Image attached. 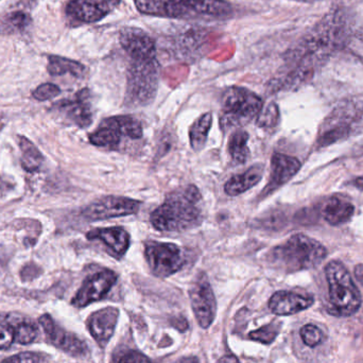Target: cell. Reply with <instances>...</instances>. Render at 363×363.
Wrapping results in <instances>:
<instances>
[{"label":"cell","mask_w":363,"mask_h":363,"mask_svg":"<svg viewBox=\"0 0 363 363\" xmlns=\"http://www.w3.org/2000/svg\"><path fill=\"white\" fill-rule=\"evenodd\" d=\"M89 93L87 89L79 91L74 100H64L60 102L62 110L65 111L68 118L79 128L89 127L93 123L94 114L89 101Z\"/></svg>","instance_id":"19"},{"label":"cell","mask_w":363,"mask_h":363,"mask_svg":"<svg viewBox=\"0 0 363 363\" xmlns=\"http://www.w3.org/2000/svg\"><path fill=\"white\" fill-rule=\"evenodd\" d=\"M303 342L309 347H315L323 341V333L321 328L313 324H307L303 326L300 332Z\"/></svg>","instance_id":"32"},{"label":"cell","mask_w":363,"mask_h":363,"mask_svg":"<svg viewBox=\"0 0 363 363\" xmlns=\"http://www.w3.org/2000/svg\"><path fill=\"white\" fill-rule=\"evenodd\" d=\"M138 11L153 16L177 17L186 14L187 11L172 0H134Z\"/></svg>","instance_id":"23"},{"label":"cell","mask_w":363,"mask_h":363,"mask_svg":"<svg viewBox=\"0 0 363 363\" xmlns=\"http://www.w3.org/2000/svg\"><path fill=\"white\" fill-rule=\"evenodd\" d=\"M220 125L223 131L240 129L259 115L264 102L259 96L245 87H228L222 96Z\"/></svg>","instance_id":"4"},{"label":"cell","mask_w":363,"mask_h":363,"mask_svg":"<svg viewBox=\"0 0 363 363\" xmlns=\"http://www.w3.org/2000/svg\"><path fill=\"white\" fill-rule=\"evenodd\" d=\"M19 147L21 151V166L28 172H36L42 167L44 157L33 143L21 136Z\"/></svg>","instance_id":"27"},{"label":"cell","mask_w":363,"mask_h":363,"mask_svg":"<svg viewBox=\"0 0 363 363\" xmlns=\"http://www.w3.org/2000/svg\"><path fill=\"white\" fill-rule=\"evenodd\" d=\"M108 9L110 6L106 0H70L66 6V13L80 23H91L104 18Z\"/></svg>","instance_id":"18"},{"label":"cell","mask_w":363,"mask_h":363,"mask_svg":"<svg viewBox=\"0 0 363 363\" xmlns=\"http://www.w3.org/2000/svg\"><path fill=\"white\" fill-rule=\"evenodd\" d=\"M142 203L125 196H108L98 199L87 205L82 211V216L89 221H101L113 218L136 215Z\"/></svg>","instance_id":"10"},{"label":"cell","mask_w":363,"mask_h":363,"mask_svg":"<svg viewBox=\"0 0 363 363\" xmlns=\"http://www.w3.org/2000/svg\"><path fill=\"white\" fill-rule=\"evenodd\" d=\"M159 86V65L153 61L132 60L128 69L125 104L129 108L146 106L155 100Z\"/></svg>","instance_id":"5"},{"label":"cell","mask_w":363,"mask_h":363,"mask_svg":"<svg viewBox=\"0 0 363 363\" xmlns=\"http://www.w3.org/2000/svg\"><path fill=\"white\" fill-rule=\"evenodd\" d=\"M355 277L363 286V264H358L355 267Z\"/></svg>","instance_id":"38"},{"label":"cell","mask_w":363,"mask_h":363,"mask_svg":"<svg viewBox=\"0 0 363 363\" xmlns=\"http://www.w3.org/2000/svg\"><path fill=\"white\" fill-rule=\"evenodd\" d=\"M213 125V114L205 113L201 115L189 129V143L192 150L199 152L206 145L207 138Z\"/></svg>","instance_id":"24"},{"label":"cell","mask_w":363,"mask_h":363,"mask_svg":"<svg viewBox=\"0 0 363 363\" xmlns=\"http://www.w3.org/2000/svg\"><path fill=\"white\" fill-rule=\"evenodd\" d=\"M142 138V123L130 115L108 117L102 121L95 132L89 135L91 145L110 150L118 148L123 138L140 140Z\"/></svg>","instance_id":"7"},{"label":"cell","mask_w":363,"mask_h":363,"mask_svg":"<svg viewBox=\"0 0 363 363\" xmlns=\"http://www.w3.org/2000/svg\"><path fill=\"white\" fill-rule=\"evenodd\" d=\"M217 363H239L238 359L234 356H224Z\"/></svg>","instance_id":"40"},{"label":"cell","mask_w":363,"mask_h":363,"mask_svg":"<svg viewBox=\"0 0 363 363\" xmlns=\"http://www.w3.org/2000/svg\"><path fill=\"white\" fill-rule=\"evenodd\" d=\"M186 11H194L200 14L225 15L230 12L232 6L226 0H172Z\"/></svg>","instance_id":"22"},{"label":"cell","mask_w":363,"mask_h":363,"mask_svg":"<svg viewBox=\"0 0 363 363\" xmlns=\"http://www.w3.org/2000/svg\"><path fill=\"white\" fill-rule=\"evenodd\" d=\"M86 238L104 243L110 255L116 259L123 258L131 245V236L121 226L95 228L87 233Z\"/></svg>","instance_id":"15"},{"label":"cell","mask_w":363,"mask_h":363,"mask_svg":"<svg viewBox=\"0 0 363 363\" xmlns=\"http://www.w3.org/2000/svg\"><path fill=\"white\" fill-rule=\"evenodd\" d=\"M355 40L357 42L358 46H363V28L356 34Z\"/></svg>","instance_id":"41"},{"label":"cell","mask_w":363,"mask_h":363,"mask_svg":"<svg viewBox=\"0 0 363 363\" xmlns=\"http://www.w3.org/2000/svg\"><path fill=\"white\" fill-rule=\"evenodd\" d=\"M315 298L307 294L279 291L271 296L269 308L277 315H291L313 306Z\"/></svg>","instance_id":"17"},{"label":"cell","mask_w":363,"mask_h":363,"mask_svg":"<svg viewBox=\"0 0 363 363\" xmlns=\"http://www.w3.org/2000/svg\"><path fill=\"white\" fill-rule=\"evenodd\" d=\"M47 70L52 76H62L69 74L76 78H82L86 72V68L83 64L74 60L66 59L59 55H49Z\"/></svg>","instance_id":"26"},{"label":"cell","mask_w":363,"mask_h":363,"mask_svg":"<svg viewBox=\"0 0 363 363\" xmlns=\"http://www.w3.org/2000/svg\"><path fill=\"white\" fill-rule=\"evenodd\" d=\"M32 19L23 11H15L6 17V25L15 31H23L31 23Z\"/></svg>","instance_id":"33"},{"label":"cell","mask_w":363,"mask_h":363,"mask_svg":"<svg viewBox=\"0 0 363 363\" xmlns=\"http://www.w3.org/2000/svg\"><path fill=\"white\" fill-rule=\"evenodd\" d=\"M362 115L363 100H347L343 104H338L322 123L318 145L320 147L330 146L347 138L353 131L352 125L359 121Z\"/></svg>","instance_id":"6"},{"label":"cell","mask_w":363,"mask_h":363,"mask_svg":"<svg viewBox=\"0 0 363 363\" xmlns=\"http://www.w3.org/2000/svg\"><path fill=\"white\" fill-rule=\"evenodd\" d=\"M119 42L132 60L153 61L157 60L155 40L145 30L125 27L119 33Z\"/></svg>","instance_id":"12"},{"label":"cell","mask_w":363,"mask_h":363,"mask_svg":"<svg viewBox=\"0 0 363 363\" xmlns=\"http://www.w3.org/2000/svg\"><path fill=\"white\" fill-rule=\"evenodd\" d=\"M326 256L328 250L319 241L306 235L296 234L273 247L267 259L275 268L292 273L315 268Z\"/></svg>","instance_id":"2"},{"label":"cell","mask_w":363,"mask_h":363,"mask_svg":"<svg viewBox=\"0 0 363 363\" xmlns=\"http://www.w3.org/2000/svg\"><path fill=\"white\" fill-rule=\"evenodd\" d=\"M355 213V207L347 200L332 198L324 204L322 216L330 225H339L350 221Z\"/></svg>","instance_id":"21"},{"label":"cell","mask_w":363,"mask_h":363,"mask_svg":"<svg viewBox=\"0 0 363 363\" xmlns=\"http://www.w3.org/2000/svg\"><path fill=\"white\" fill-rule=\"evenodd\" d=\"M325 277L330 291V313L338 317L357 313L362 304V294L345 264L333 260L325 267Z\"/></svg>","instance_id":"3"},{"label":"cell","mask_w":363,"mask_h":363,"mask_svg":"<svg viewBox=\"0 0 363 363\" xmlns=\"http://www.w3.org/2000/svg\"><path fill=\"white\" fill-rule=\"evenodd\" d=\"M279 328H281V324L272 322L268 325L262 326V328L250 333L249 337L252 340L257 341L262 345H271L279 334Z\"/></svg>","instance_id":"29"},{"label":"cell","mask_w":363,"mask_h":363,"mask_svg":"<svg viewBox=\"0 0 363 363\" xmlns=\"http://www.w3.org/2000/svg\"><path fill=\"white\" fill-rule=\"evenodd\" d=\"M296 1L306 2V4H313V2L320 1V0H296Z\"/></svg>","instance_id":"43"},{"label":"cell","mask_w":363,"mask_h":363,"mask_svg":"<svg viewBox=\"0 0 363 363\" xmlns=\"http://www.w3.org/2000/svg\"><path fill=\"white\" fill-rule=\"evenodd\" d=\"M144 253L151 272L161 279L179 272L185 264L181 247L174 243L148 240Z\"/></svg>","instance_id":"8"},{"label":"cell","mask_w":363,"mask_h":363,"mask_svg":"<svg viewBox=\"0 0 363 363\" xmlns=\"http://www.w3.org/2000/svg\"><path fill=\"white\" fill-rule=\"evenodd\" d=\"M301 162L289 155L274 153L271 159L270 177L259 199H264L288 183L301 169Z\"/></svg>","instance_id":"14"},{"label":"cell","mask_w":363,"mask_h":363,"mask_svg":"<svg viewBox=\"0 0 363 363\" xmlns=\"http://www.w3.org/2000/svg\"><path fill=\"white\" fill-rule=\"evenodd\" d=\"M113 363H151V362L148 357L140 352L129 351L118 356Z\"/></svg>","instance_id":"35"},{"label":"cell","mask_w":363,"mask_h":363,"mask_svg":"<svg viewBox=\"0 0 363 363\" xmlns=\"http://www.w3.org/2000/svg\"><path fill=\"white\" fill-rule=\"evenodd\" d=\"M249 133L245 130L237 129L230 134L228 143V151L235 164H245L249 160L250 152L247 142H249Z\"/></svg>","instance_id":"25"},{"label":"cell","mask_w":363,"mask_h":363,"mask_svg":"<svg viewBox=\"0 0 363 363\" xmlns=\"http://www.w3.org/2000/svg\"><path fill=\"white\" fill-rule=\"evenodd\" d=\"M38 337V328L29 320H21L15 325V341L18 345H30Z\"/></svg>","instance_id":"28"},{"label":"cell","mask_w":363,"mask_h":363,"mask_svg":"<svg viewBox=\"0 0 363 363\" xmlns=\"http://www.w3.org/2000/svg\"><path fill=\"white\" fill-rule=\"evenodd\" d=\"M352 184H353L355 187L359 188V189H363V177H362V178L356 179V180L352 182Z\"/></svg>","instance_id":"42"},{"label":"cell","mask_w":363,"mask_h":363,"mask_svg":"<svg viewBox=\"0 0 363 363\" xmlns=\"http://www.w3.org/2000/svg\"><path fill=\"white\" fill-rule=\"evenodd\" d=\"M116 281V273L108 269L87 277L72 298V306L83 308L91 303L102 300L110 292Z\"/></svg>","instance_id":"11"},{"label":"cell","mask_w":363,"mask_h":363,"mask_svg":"<svg viewBox=\"0 0 363 363\" xmlns=\"http://www.w3.org/2000/svg\"><path fill=\"white\" fill-rule=\"evenodd\" d=\"M40 358L38 354L25 352V353H19L17 355H13L12 357L6 358L1 363H40Z\"/></svg>","instance_id":"36"},{"label":"cell","mask_w":363,"mask_h":363,"mask_svg":"<svg viewBox=\"0 0 363 363\" xmlns=\"http://www.w3.org/2000/svg\"><path fill=\"white\" fill-rule=\"evenodd\" d=\"M192 311L202 328H208L213 323L217 311L215 294L204 272L196 273L189 289Z\"/></svg>","instance_id":"9"},{"label":"cell","mask_w":363,"mask_h":363,"mask_svg":"<svg viewBox=\"0 0 363 363\" xmlns=\"http://www.w3.org/2000/svg\"><path fill=\"white\" fill-rule=\"evenodd\" d=\"M61 93V89L57 85L52 84V83H45V84L40 85L35 91L32 93L34 99L38 101H46V100L52 99L57 97Z\"/></svg>","instance_id":"34"},{"label":"cell","mask_w":363,"mask_h":363,"mask_svg":"<svg viewBox=\"0 0 363 363\" xmlns=\"http://www.w3.org/2000/svg\"><path fill=\"white\" fill-rule=\"evenodd\" d=\"M15 341V325L6 315H0V350H6Z\"/></svg>","instance_id":"31"},{"label":"cell","mask_w":363,"mask_h":363,"mask_svg":"<svg viewBox=\"0 0 363 363\" xmlns=\"http://www.w3.org/2000/svg\"><path fill=\"white\" fill-rule=\"evenodd\" d=\"M279 110L277 104H272L267 106L266 108H262L260 111L259 115L257 116V125L260 128H274L279 123Z\"/></svg>","instance_id":"30"},{"label":"cell","mask_w":363,"mask_h":363,"mask_svg":"<svg viewBox=\"0 0 363 363\" xmlns=\"http://www.w3.org/2000/svg\"><path fill=\"white\" fill-rule=\"evenodd\" d=\"M264 167L262 164L250 167L242 174L233 176L224 185V191L228 196H237L257 185L264 177Z\"/></svg>","instance_id":"20"},{"label":"cell","mask_w":363,"mask_h":363,"mask_svg":"<svg viewBox=\"0 0 363 363\" xmlns=\"http://www.w3.org/2000/svg\"><path fill=\"white\" fill-rule=\"evenodd\" d=\"M40 273H42V269H40L38 264L30 262V264H26V266L21 269V279H23V281H31V279L40 277Z\"/></svg>","instance_id":"37"},{"label":"cell","mask_w":363,"mask_h":363,"mask_svg":"<svg viewBox=\"0 0 363 363\" xmlns=\"http://www.w3.org/2000/svg\"><path fill=\"white\" fill-rule=\"evenodd\" d=\"M176 363H200V362L196 356H188V357L181 358Z\"/></svg>","instance_id":"39"},{"label":"cell","mask_w":363,"mask_h":363,"mask_svg":"<svg viewBox=\"0 0 363 363\" xmlns=\"http://www.w3.org/2000/svg\"><path fill=\"white\" fill-rule=\"evenodd\" d=\"M119 311L114 307H106L91 313L87 320V328L100 347H106L114 335L118 321Z\"/></svg>","instance_id":"16"},{"label":"cell","mask_w":363,"mask_h":363,"mask_svg":"<svg viewBox=\"0 0 363 363\" xmlns=\"http://www.w3.org/2000/svg\"><path fill=\"white\" fill-rule=\"evenodd\" d=\"M203 218L202 196L196 186L187 185L168 194L150 222L160 232L182 233L198 228Z\"/></svg>","instance_id":"1"},{"label":"cell","mask_w":363,"mask_h":363,"mask_svg":"<svg viewBox=\"0 0 363 363\" xmlns=\"http://www.w3.org/2000/svg\"><path fill=\"white\" fill-rule=\"evenodd\" d=\"M44 330L47 340L57 349L72 356H84L87 354V345L76 335L66 332L60 328L49 315H44L38 319Z\"/></svg>","instance_id":"13"}]
</instances>
